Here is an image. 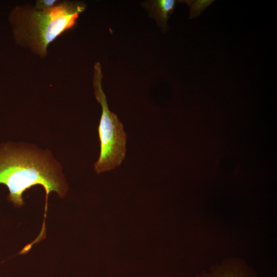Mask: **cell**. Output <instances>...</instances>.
Returning a JSON list of instances; mask_svg holds the SVG:
<instances>
[{
	"label": "cell",
	"mask_w": 277,
	"mask_h": 277,
	"mask_svg": "<svg viewBox=\"0 0 277 277\" xmlns=\"http://www.w3.org/2000/svg\"><path fill=\"white\" fill-rule=\"evenodd\" d=\"M61 170L60 164L47 150L27 145L0 148V184L7 186L8 200L16 207L24 204L22 195L26 190L41 185L46 192V213L51 192H56L61 197L67 192L68 186Z\"/></svg>",
	"instance_id": "obj_1"
},
{
	"label": "cell",
	"mask_w": 277,
	"mask_h": 277,
	"mask_svg": "<svg viewBox=\"0 0 277 277\" xmlns=\"http://www.w3.org/2000/svg\"><path fill=\"white\" fill-rule=\"evenodd\" d=\"M86 7L84 2L70 1H58L46 10H36L30 4L16 6L9 16L14 39L19 46L46 57L50 43L73 27Z\"/></svg>",
	"instance_id": "obj_2"
},
{
	"label": "cell",
	"mask_w": 277,
	"mask_h": 277,
	"mask_svg": "<svg viewBox=\"0 0 277 277\" xmlns=\"http://www.w3.org/2000/svg\"><path fill=\"white\" fill-rule=\"evenodd\" d=\"M103 74L99 62L93 67L94 94L101 104L102 112L98 128L101 143L100 156L94 165L97 173L114 169L125 158L127 134L117 115L109 109L106 96L102 89Z\"/></svg>",
	"instance_id": "obj_3"
},
{
	"label": "cell",
	"mask_w": 277,
	"mask_h": 277,
	"mask_svg": "<svg viewBox=\"0 0 277 277\" xmlns=\"http://www.w3.org/2000/svg\"><path fill=\"white\" fill-rule=\"evenodd\" d=\"M175 3L174 0H157L152 3V12L162 27H166L167 21L174 9Z\"/></svg>",
	"instance_id": "obj_4"
},
{
	"label": "cell",
	"mask_w": 277,
	"mask_h": 277,
	"mask_svg": "<svg viewBox=\"0 0 277 277\" xmlns=\"http://www.w3.org/2000/svg\"><path fill=\"white\" fill-rule=\"evenodd\" d=\"M212 1H188L187 3L190 6L191 15L192 17L196 16L202 12Z\"/></svg>",
	"instance_id": "obj_5"
},
{
	"label": "cell",
	"mask_w": 277,
	"mask_h": 277,
	"mask_svg": "<svg viewBox=\"0 0 277 277\" xmlns=\"http://www.w3.org/2000/svg\"><path fill=\"white\" fill-rule=\"evenodd\" d=\"M58 1L57 0H37L33 7L37 10H46L53 7Z\"/></svg>",
	"instance_id": "obj_6"
}]
</instances>
